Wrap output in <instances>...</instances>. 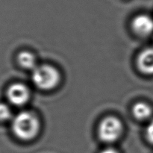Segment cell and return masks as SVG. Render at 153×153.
I'll return each mask as SVG.
<instances>
[{"label": "cell", "instance_id": "9", "mask_svg": "<svg viewBox=\"0 0 153 153\" xmlns=\"http://www.w3.org/2000/svg\"><path fill=\"white\" fill-rule=\"evenodd\" d=\"M11 116L12 112L9 106L4 103H0V120H7Z\"/></svg>", "mask_w": 153, "mask_h": 153}, {"label": "cell", "instance_id": "10", "mask_svg": "<svg viewBox=\"0 0 153 153\" xmlns=\"http://www.w3.org/2000/svg\"><path fill=\"white\" fill-rule=\"evenodd\" d=\"M146 137L149 143L153 144V120L148 124L146 128Z\"/></svg>", "mask_w": 153, "mask_h": 153}, {"label": "cell", "instance_id": "2", "mask_svg": "<svg viewBox=\"0 0 153 153\" xmlns=\"http://www.w3.org/2000/svg\"><path fill=\"white\" fill-rule=\"evenodd\" d=\"M32 81L34 85L42 90H50L57 86L60 81L58 70L52 66H37L33 70Z\"/></svg>", "mask_w": 153, "mask_h": 153}, {"label": "cell", "instance_id": "3", "mask_svg": "<svg viewBox=\"0 0 153 153\" xmlns=\"http://www.w3.org/2000/svg\"><path fill=\"white\" fill-rule=\"evenodd\" d=\"M123 125L120 120L114 117H108L100 123L98 128L99 137L105 143L114 142L120 137Z\"/></svg>", "mask_w": 153, "mask_h": 153}, {"label": "cell", "instance_id": "4", "mask_svg": "<svg viewBox=\"0 0 153 153\" xmlns=\"http://www.w3.org/2000/svg\"><path fill=\"white\" fill-rule=\"evenodd\" d=\"M7 96L10 103L16 106L23 105L29 98L28 88L22 84L16 83L10 85L7 92Z\"/></svg>", "mask_w": 153, "mask_h": 153}, {"label": "cell", "instance_id": "1", "mask_svg": "<svg viewBox=\"0 0 153 153\" xmlns=\"http://www.w3.org/2000/svg\"><path fill=\"white\" fill-rule=\"evenodd\" d=\"M40 129V123L31 112L22 111L18 114L12 122V130L18 138L29 140L36 137Z\"/></svg>", "mask_w": 153, "mask_h": 153}, {"label": "cell", "instance_id": "8", "mask_svg": "<svg viewBox=\"0 0 153 153\" xmlns=\"http://www.w3.org/2000/svg\"><path fill=\"white\" fill-rule=\"evenodd\" d=\"M18 62L21 67L25 69L34 70L36 65V59L34 55L29 52H22L18 55Z\"/></svg>", "mask_w": 153, "mask_h": 153}, {"label": "cell", "instance_id": "11", "mask_svg": "<svg viewBox=\"0 0 153 153\" xmlns=\"http://www.w3.org/2000/svg\"><path fill=\"white\" fill-rule=\"evenodd\" d=\"M100 153H119L116 149H113V148H106V149H103L102 151H101Z\"/></svg>", "mask_w": 153, "mask_h": 153}, {"label": "cell", "instance_id": "5", "mask_svg": "<svg viewBox=\"0 0 153 153\" xmlns=\"http://www.w3.org/2000/svg\"><path fill=\"white\" fill-rule=\"evenodd\" d=\"M133 30L141 36H147L153 32V19L149 15L140 14L131 22Z\"/></svg>", "mask_w": 153, "mask_h": 153}, {"label": "cell", "instance_id": "7", "mask_svg": "<svg viewBox=\"0 0 153 153\" xmlns=\"http://www.w3.org/2000/svg\"><path fill=\"white\" fill-rule=\"evenodd\" d=\"M152 111L149 105L144 102H139L133 107V114L137 119L140 120H147L152 115Z\"/></svg>", "mask_w": 153, "mask_h": 153}, {"label": "cell", "instance_id": "6", "mask_svg": "<svg viewBox=\"0 0 153 153\" xmlns=\"http://www.w3.org/2000/svg\"><path fill=\"white\" fill-rule=\"evenodd\" d=\"M137 65L140 71L145 74H153V48L145 49L140 54Z\"/></svg>", "mask_w": 153, "mask_h": 153}]
</instances>
